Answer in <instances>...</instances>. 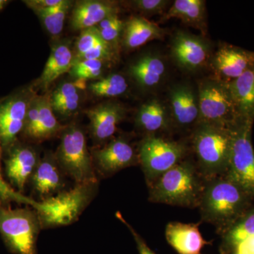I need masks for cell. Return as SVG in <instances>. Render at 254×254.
<instances>
[{
	"instance_id": "obj_6",
	"label": "cell",
	"mask_w": 254,
	"mask_h": 254,
	"mask_svg": "<svg viewBox=\"0 0 254 254\" xmlns=\"http://www.w3.org/2000/svg\"><path fill=\"white\" fill-rule=\"evenodd\" d=\"M41 230L35 209H13L0 203V235L11 253L38 254L37 242Z\"/></svg>"
},
{
	"instance_id": "obj_38",
	"label": "cell",
	"mask_w": 254,
	"mask_h": 254,
	"mask_svg": "<svg viewBox=\"0 0 254 254\" xmlns=\"http://www.w3.org/2000/svg\"><path fill=\"white\" fill-rule=\"evenodd\" d=\"M232 250H237L239 252H243V253L247 254H254V235L250 237L248 240H246L245 242L241 244L236 248L233 249Z\"/></svg>"
},
{
	"instance_id": "obj_11",
	"label": "cell",
	"mask_w": 254,
	"mask_h": 254,
	"mask_svg": "<svg viewBox=\"0 0 254 254\" xmlns=\"http://www.w3.org/2000/svg\"><path fill=\"white\" fill-rule=\"evenodd\" d=\"M65 127L55 117L50 94H34L30 102L23 127L24 136L32 141L40 143L61 134Z\"/></svg>"
},
{
	"instance_id": "obj_7",
	"label": "cell",
	"mask_w": 254,
	"mask_h": 254,
	"mask_svg": "<svg viewBox=\"0 0 254 254\" xmlns=\"http://www.w3.org/2000/svg\"><path fill=\"white\" fill-rule=\"evenodd\" d=\"M138 160L149 186L159 177L186 158L187 148L184 143L165 139L156 135H147L138 149Z\"/></svg>"
},
{
	"instance_id": "obj_32",
	"label": "cell",
	"mask_w": 254,
	"mask_h": 254,
	"mask_svg": "<svg viewBox=\"0 0 254 254\" xmlns=\"http://www.w3.org/2000/svg\"><path fill=\"white\" fill-rule=\"evenodd\" d=\"M102 38L114 50L118 49L119 44L123 38L125 23L120 19L118 15H114L105 18L95 26Z\"/></svg>"
},
{
	"instance_id": "obj_29",
	"label": "cell",
	"mask_w": 254,
	"mask_h": 254,
	"mask_svg": "<svg viewBox=\"0 0 254 254\" xmlns=\"http://www.w3.org/2000/svg\"><path fill=\"white\" fill-rule=\"evenodd\" d=\"M204 15L203 0H176L165 14V19L179 18L191 26L199 27L203 24Z\"/></svg>"
},
{
	"instance_id": "obj_3",
	"label": "cell",
	"mask_w": 254,
	"mask_h": 254,
	"mask_svg": "<svg viewBox=\"0 0 254 254\" xmlns=\"http://www.w3.org/2000/svg\"><path fill=\"white\" fill-rule=\"evenodd\" d=\"M232 128L198 124L192 134L196 165L205 181L225 175L228 168Z\"/></svg>"
},
{
	"instance_id": "obj_5",
	"label": "cell",
	"mask_w": 254,
	"mask_h": 254,
	"mask_svg": "<svg viewBox=\"0 0 254 254\" xmlns=\"http://www.w3.org/2000/svg\"><path fill=\"white\" fill-rule=\"evenodd\" d=\"M55 158L65 176L76 184L98 182L86 135L81 127L71 124L61 133Z\"/></svg>"
},
{
	"instance_id": "obj_12",
	"label": "cell",
	"mask_w": 254,
	"mask_h": 254,
	"mask_svg": "<svg viewBox=\"0 0 254 254\" xmlns=\"http://www.w3.org/2000/svg\"><path fill=\"white\" fill-rule=\"evenodd\" d=\"M91 153L95 173L103 177L139 165L138 150L124 137L110 140L103 147L93 148Z\"/></svg>"
},
{
	"instance_id": "obj_4",
	"label": "cell",
	"mask_w": 254,
	"mask_h": 254,
	"mask_svg": "<svg viewBox=\"0 0 254 254\" xmlns=\"http://www.w3.org/2000/svg\"><path fill=\"white\" fill-rule=\"evenodd\" d=\"M98 182L76 184L71 190H64L54 196L38 201L36 211L42 230L67 226L77 221L98 191Z\"/></svg>"
},
{
	"instance_id": "obj_21",
	"label": "cell",
	"mask_w": 254,
	"mask_h": 254,
	"mask_svg": "<svg viewBox=\"0 0 254 254\" xmlns=\"http://www.w3.org/2000/svg\"><path fill=\"white\" fill-rule=\"evenodd\" d=\"M241 120H254V66L227 83Z\"/></svg>"
},
{
	"instance_id": "obj_28",
	"label": "cell",
	"mask_w": 254,
	"mask_h": 254,
	"mask_svg": "<svg viewBox=\"0 0 254 254\" xmlns=\"http://www.w3.org/2000/svg\"><path fill=\"white\" fill-rule=\"evenodd\" d=\"M254 235V206L222 234L221 252L236 248Z\"/></svg>"
},
{
	"instance_id": "obj_13",
	"label": "cell",
	"mask_w": 254,
	"mask_h": 254,
	"mask_svg": "<svg viewBox=\"0 0 254 254\" xmlns=\"http://www.w3.org/2000/svg\"><path fill=\"white\" fill-rule=\"evenodd\" d=\"M7 150V158L4 161L5 173L10 185L23 193L41 158L31 146L16 142Z\"/></svg>"
},
{
	"instance_id": "obj_35",
	"label": "cell",
	"mask_w": 254,
	"mask_h": 254,
	"mask_svg": "<svg viewBox=\"0 0 254 254\" xmlns=\"http://www.w3.org/2000/svg\"><path fill=\"white\" fill-rule=\"evenodd\" d=\"M169 4L165 0H136L131 1L135 9L143 14H155L163 12Z\"/></svg>"
},
{
	"instance_id": "obj_19",
	"label": "cell",
	"mask_w": 254,
	"mask_h": 254,
	"mask_svg": "<svg viewBox=\"0 0 254 254\" xmlns=\"http://www.w3.org/2000/svg\"><path fill=\"white\" fill-rule=\"evenodd\" d=\"M172 116L178 128H187L199 122L198 97L187 85H177L170 93Z\"/></svg>"
},
{
	"instance_id": "obj_27",
	"label": "cell",
	"mask_w": 254,
	"mask_h": 254,
	"mask_svg": "<svg viewBox=\"0 0 254 254\" xmlns=\"http://www.w3.org/2000/svg\"><path fill=\"white\" fill-rule=\"evenodd\" d=\"M170 124L168 111L159 100H150L145 103L137 113L136 127L148 135H155V133L168 129Z\"/></svg>"
},
{
	"instance_id": "obj_14",
	"label": "cell",
	"mask_w": 254,
	"mask_h": 254,
	"mask_svg": "<svg viewBox=\"0 0 254 254\" xmlns=\"http://www.w3.org/2000/svg\"><path fill=\"white\" fill-rule=\"evenodd\" d=\"M65 177L55 153L50 152L40 159L30 182L33 191L43 201L64 190Z\"/></svg>"
},
{
	"instance_id": "obj_8",
	"label": "cell",
	"mask_w": 254,
	"mask_h": 254,
	"mask_svg": "<svg viewBox=\"0 0 254 254\" xmlns=\"http://www.w3.org/2000/svg\"><path fill=\"white\" fill-rule=\"evenodd\" d=\"M198 99V124L232 128L241 121L227 83L220 81L203 82L199 86Z\"/></svg>"
},
{
	"instance_id": "obj_16",
	"label": "cell",
	"mask_w": 254,
	"mask_h": 254,
	"mask_svg": "<svg viewBox=\"0 0 254 254\" xmlns=\"http://www.w3.org/2000/svg\"><path fill=\"white\" fill-rule=\"evenodd\" d=\"M174 59L181 67L195 70L203 66L208 58V46L194 35L179 32L172 43Z\"/></svg>"
},
{
	"instance_id": "obj_30",
	"label": "cell",
	"mask_w": 254,
	"mask_h": 254,
	"mask_svg": "<svg viewBox=\"0 0 254 254\" xmlns=\"http://www.w3.org/2000/svg\"><path fill=\"white\" fill-rule=\"evenodd\" d=\"M71 5L72 1L63 0L55 7L36 10L34 12L38 15L48 33L52 36H57L63 32L65 19Z\"/></svg>"
},
{
	"instance_id": "obj_26",
	"label": "cell",
	"mask_w": 254,
	"mask_h": 254,
	"mask_svg": "<svg viewBox=\"0 0 254 254\" xmlns=\"http://www.w3.org/2000/svg\"><path fill=\"white\" fill-rule=\"evenodd\" d=\"M86 81L76 79L60 85L50 95L54 113L63 118H68L76 113L81 104V92L86 88Z\"/></svg>"
},
{
	"instance_id": "obj_1",
	"label": "cell",
	"mask_w": 254,
	"mask_h": 254,
	"mask_svg": "<svg viewBox=\"0 0 254 254\" xmlns=\"http://www.w3.org/2000/svg\"><path fill=\"white\" fill-rule=\"evenodd\" d=\"M254 198L226 175L205 181L198 209L202 221L220 235L250 210Z\"/></svg>"
},
{
	"instance_id": "obj_39",
	"label": "cell",
	"mask_w": 254,
	"mask_h": 254,
	"mask_svg": "<svg viewBox=\"0 0 254 254\" xmlns=\"http://www.w3.org/2000/svg\"><path fill=\"white\" fill-rule=\"evenodd\" d=\"M9 3V1L6 0H0V11L4 9V6Z\"/></svg>"
},
{
	"instance_id": "obj_23",
	"label": "cell",
	"mask_w": 254,
	"mask_h": 254,
	"mask_svg": "<svg viewBox=\"0 0 254 254\" xmlns=\"http://www.w3.org/2000/svg\"><path fill=\"white\" fill-rule=\"evenodd\" d=\"M128 73L137 84L145 89H152L161 83L166 73V66L158 55H146L132 64Z\"/></svg>"
},
{
	"instance_id": "obj_22",
	"label": "cell",
	"mask_w": 254,
	"mask_h": 254,
	"mask_svg": "<svg viewBox=\"0 0 254 254\" xmlns=\"http://www.w3.org/2000/svg\"><path fill=\"white\" fill-rule=\"evenodd\" d=\"M114 55L115 50L103 40L96 27L81 31L75 46L74 62L85 60L110 61Z\"/></svg>"
},
{
	"instance_id": "obj_18",
	"label": "cell",
	"mask_w": 254,
	"mask_h": 254,
	"mask_svg": "<svg viewBox=\"0 0 254 254\" xmlns=\"http://www.w3.org/2000/svg\"><path fill=\"white\" fill-rule=\"evenodd\" d=\"M165 238L178 254H201L205 246L210 245L199 230V223L169 222L165 227Z\"/></svg>"
},
{
	"instance_id": "obj_34",
	"label": "cell",
	"mask_w": 254,
	"mask_h": 254,
	"mask_svg": "<svg viewBox=\"0 0 254 254\" xmlns=\"http://www.w3.org/2000/svg\"><path fill=\"white\" fill-rule=\"evenodd\" d=\"M104 62L98 60H85L74 62L70 73L76 79L86 81L95 79L101 76L103 72Z\"/></svg>"
},
{
	"instance_id": "obj_33",
	"label": "cell",
	"mask_w": 254,
	"mask_h": 254,
	"mask_svg": "<svg viewBox=\"0 0 254 254\" xmlns=\"http://www.w3.org/2000/svg\"><path fill=\"white\" fill-rule=\"evenodd\" d=\"M2 146L0 141V203L2 204L8 205L11 202L30 205L33 209H36L39 202L37 200L26 196L23 193H19L14 190L7 182L5 181L2 173H1V159Z\"/></svg>"
},
{
	"instance_id": "obj_9",
	"label": "cell",
	"mask_w": 254,
	"mask_h": 254,
	"mask_svg": "<svg viewBox=\"0 0 254 254\" xmlns=\"http://www.w3.org/2000/svg\"><path fill=\"white\" fill-rule=\"evenodd\" d=\"M254 122L241 120L232 127V143L225 175L254 198V150L252 141Z\"/></svg>"
},
{
	"instance_id": "obj_2",
	"label": "cell",
	"mask_w": 254,
	"mask_h": 254,
	"mask_svg": "<svg viewBox=\"0 0 254 254\" xmlns=\"http://www.w3.org/2000/svg\"><path fill=\"white\" fill-rule=\"evenodd\" d=\"M205 183L196 163L185 158L148 186V200L153 203L198 208Z\"/></svg>"
},
{
	"instance_id": "obj_15",
	"label": "cell",
	"mask_w": 254,
	"mask_h": 254,
	"mask_svg": "<svg viewBox=\"0 0 254 254\" xmlns=\"http://www.w3.org/2000/svg\"><path fill=\"white\" fill-rule=\"evenodd\" d=\"M90 121V131L93 141L104 143L110 140L117 131L119 124L125 116V110L119 103H102L87 110Z\"/></svg>"
},
{
	"instance_id": "obj_36",
	"label": "cell",
	"mask_w": 254,
	"mask_h": 254,
	"mask_svg": "<svg viewBox=\"0 0 254 254\" xmlns=\"http://www.w3.org/2000/svg\"><path fill=\"white\" fill-rule=\"evenodd\" d=\"M117 218L120 220L124 225H125L128 229V231L131 232L132 236L134 239L135 242L136 244L137 250L138 251L139 254H156L153 251L150 250V247L145 243L144 240L141 237V235L136 232V230L133 228V227L128 223V222L125 220V218L123 216L120 212L116 213Z\"/></svg>"
},
{
	"instance_id": "obj_25",
	"label": "cell",
	"mask_w": 254,
	"mask_h": 254,
	"mask_svg": "<svg viewBox=\"0 0 254 254\" xmlns=\"http://www.w3.org/2000/svg\"><path fill=\"white\" fill-rule=\"evenodd\" d=\"M74 63V54L67 43H61L52 48L39 79V84L47 89L64 73L69 72Z\"/></svg>"
},
{
	"instance_id": "obj_24",
	"label": "cell",
	"mask_w": 254,
	"mask_h": 254,
	"mask_svg": "<svg viewBox=\"0 0 254 254\" xmlns=\"http://www.w3.org/2000/svg\"><path fill=\"white\" fill-rule=\"evenodd\" d=\"M163 30L142 16H132L126 23L122 42L127 49L134 50L163 36Z\"/></svg>"
},
{
	"instance_id": "obj_10",
	"label": "cell",
	"mask_w": 254,
	"mask_h": 254,
	"mask_svg": "<svg viewBox=\"0 0 254 254\" xmlns=\"http://www.w3.org/2000/svg\"><path fill=\"white\" fill-rule=\"evenodd\" d=\"M33 95L31 89H25L0 100V141L3 149L12 146L23 131Z\"/></svg>"
},
{
	"instance_id": "obj_37",
	"label": "cell",
	"mask_w": 254,
	"mask_h": 254,
	"mask_svg": "<svg viewBox=\"0 0 254 254\" xmlns=\"http://www.w3.org/2000/svg\"><path fill=\"white\" fill-rule=\"evenodd\" d=\"M63 0H28L23 1L33 11L36 10L49 9L58 6Z\"/></svg>"
},
{
	"instance_id": "obj_17",
	"label": "cell",
	"mask_w": 254,
	"mask_h": 254,
	"mask_svg": "<svg viewBox=\"0 0 254 254\" xmlns=\"http://www.w3.org/2000/svg\"><path fill=\"white\" fill-rule=\"evenodd\" d=\"M213 66L225 83L233 81L254 66V53L225 45L219 48L213 60Z\"/></svg>"
},
{
	"instance_id": "obj_31",
	"label": "cell",
	"mask_w": 254,
	"mask_h": 254,
	"mask_svg": "<svg viewBox=\"0 0 254 254\" xmlns=\"http://www.w3.org/2000/svg\"><path fill=\"white\" fill-rule=\"evenodd\" d=\"M128 88L125 78L118 73L110 74L92 83L89 86L93 95L98 97L114 98L123 95Z\"/></svg>"
},
{
	"instance_id": "obj_20",
	"label": "cell",
	"mask_w": 254,
	"mask_h": 254,
	"mask_svg": "<svg viewBox=\"0 0 254 254\" xmlns=\"http://www.w3.org/2000/svg\"><path fill=\"white\" fill-rule=\"evenodd\" d=\"M118 6L111 1L95 0L78 1L71 14V28L81 31L95 27L105 18L118 15Z\"/></svg>"
}]
</instances>
